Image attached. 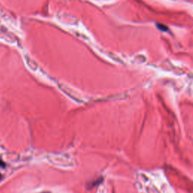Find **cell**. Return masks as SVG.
<instances>
[{"label": "cell", "instance_id": "6da1fadb", "mask_svg": "<svg viewBox=\"0 0 193 193\" xmlns=\"http://www.w3.org/2000/svg\"><path fill=\"white\" fill-rule=\"evenodd\" d=\"M158 27H159V28L160 29V30H163V31H165V30H167V27H165V26L162 25V24H161V25H159V24H158Z\"/></svg>", "mask_w": 193, "mask_h": 193}, {"label": "cell", "instance_id": "7a4b0ae2", "mask_svg": "<svg viewBox=\"0 0 193 193\" xmlns=\"http://www.w3.org/2000/svg\"><path fill=\"white\" fill-rule=\"evenodd\" d=\"M0 167H2V168H5V162L1 159H0Z\"/></svg>", "mask_w": 193, "mask_h": 193}, {"label": "cell", "instance_id": "3957f363", "mask_svg": "<svg viewBox=\"0 0 193 193\" xmlns=\"http://www.w3.org/2000/svg\"><path fill=\"white\" fill-rule=\"evenodd\" d=\"M2 179V174H0V180H1Z\"/></svg>", "mask_w": 193, "mask_h": 193}]
</instances>
